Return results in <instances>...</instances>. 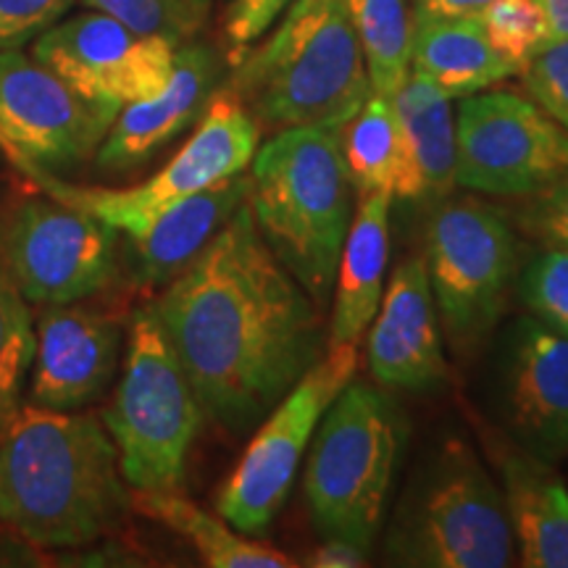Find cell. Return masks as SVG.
I'll return each instance as SVG.
<instances>
[{
	"label": "cell",
	"mask_w": 568,
	"mask_h": 568,
	"mask_svg": "<svg viewBox=\"0 0 568 568\" xmlns=\"http://www.w3.org/2000/svg\"><path fill=\"white\" fill-rule=\"evenodd\" d=\"M389 209L393 197L364 195L353 211L332 290L326 347L358 345L379 311L389 264Z\"/></svg>",
	"instance_id": "21"
},
{
	"label": "cell",
	"mask_w": 568,
	"mask_h": 568,
	"mask_svg": "<svg viewBox=\"0 0 568 568\" xmlns=\"http://www.w3.org/2000/svg\"><path fill=\"white\" fill-rule=\"evenodd\" d=\"M493 0H416L414 3V24L422 21H443V19H468L479 17Z\"/></svg>",
	"instance_id": "36"
},
{
	"label": "cell",
	"mask_w": 568,
	"mask_h": 568,
	"mask_svg": "<svg viewBox=\"0 0 568 568\" xmlns=\"http://www.w3.org/2000/svg\"><path fill=\"white\" fill-rule=\"evenodd\" d=\"M251 176L237 174L174 203L134 237H126L134 280L159 287L176 280L247 201Z\"/></svg>",
	"instance_id": "20"
},
{
	"label": "cell",
	"mask_w": 568,
	"mask_h": 568,
	"mask_svg": "<svg viewBox=\"0 0 568 568\" xmlns=\"http://www.w3.org/2000/svg\"><path fill=\"white\" fill-rule=\"evenodd\" d=\"M180 42L142 34L101 11L63 17L32 40V55L84 101L116 116L169 82Z\"/></svg>",
	"instance_id": "14"
},
{
	"label": "cell",
	"mask_w": 568,
	"mask_h": 568,
	"mask_svg": "<svg viewBox=\"0 0 568 568\" xmlns=\"http://www.w3.org/2000/svg\"><path fill=\"white\" fill-rule=\"evenodd\" d=\"M258 142V124L237 92L222 88L213 92L203 109L193 138L148 182L134 187H82L61 180L59 174H32L27 180L55 201L90 213L124 237H134L174 203L245 174Z\"/></svg>",
	"instance_id": "9"
},
{
	"label": "cell",
	"mask_w": 568,
	"mask_h": 568,
	"mask_svg": "<svg viewBox=\"0 0 568 568\" xmlns=\"http://www.w3.org/2000/svg\"><path fill=\"white\" fill-rule=\"evenodd\" d=\"M222 77V55L209 42L176 45L174 69L161 92L124 105L95 153L101 172H130L148 163L174 138L190 130Z\"/></svg>",
	"instance_id": "18"
},
{
	"label": "cell",
	"mask_w": 568,
	"mask_h": 568,
	"mask_svg": "<svg viewBox=\"0 0 568 568\" xmlns=\"http://www.w3.org/2000/svg\"><path fill=\"white\" fill-rule=\"evenodd\" d=\"M410 69L429 77L450 101L477 95L518 74L514 63L489 45L477 17L414 24Z\"/></svg>",
	"instance_id": "23"
},
{
	"label": "cell",
	"mask_w": 568,
	"mask_h": 568,
	"mask_svg": "<svg viewBox=\"0 0 568 568\" xmlns=\"http://www.w3.org/2000/svg\"><path fill=\"white\" fill-rule=\"evenodd\" d=\"M477 19L489 45L514 63L518 74L548 45V21L537 0H493Z\"/></svg>",
	"instance_id": "28"
},
{
	"label": "cell",
	"mask_w": 568,
	"mask_h": 568,
	"mask_svg": "<svg viewBox=\"0 0 568 568\" xmlns=\"http://www.w3.org/2000/svg\"><path fill=\"white\" fill-rule=\"evenodd\" d=\"M92 11L109 13L142 34H161L174 42L190 40L203 24L184 0H80Z\"/></svg>",
	"instance_id": "30"
},
{
	"label": "cell",
	"mask_w": 568,
	"mask_h": 568,
	"mask_svg": "<svg viewBox=\"0 0 568 568\" xmlns=\"http://www.w3.org/2000/svg\"><path fill=\"white\" fill-rule=\"evenodd\" d=\"M184 3L190 6V11H193L195 17L205 19V17H209V11H211V6H213V0H184Z\"/></svg>",
	"instance_id": "38"
},
{
	"label": "cell",
	"mask_w": 568,
	"mask_h": 568,
	"mask_svg": "<svg viewBox=\"0 0 568 568\" xmlns=\"http://www.w3.org/2000/svg\"><path fill=\"white\" fill-rule=\"evenodd\" d=\"M251 205L266 245L322 305L335 290L339 255L353 222V182L339 126H287L251 161Z\"/></svg>",
	"instance_id": "4"
},
{
	"label": "cell",
	"mask_w": 568,
	"mask_h": 568,
	"mask_svg": "<svg viewBox=\"0 0 568 568\" xmlns=\"http://www.w3.org/2000/svg\"><path fill=\"white\" fill-rule=\"evenodd\" d=\"M351 19L364 51L372 92L382 98L397 95L410 74V19L406 0H347Z\"/></svg>",
	"instance_id": "26"
},
{
	"label": "cell",
	"mask_w": 568,
	"mask_h": 568,
	"mask_svg": "<svg viewBox=\"0 0 568 568\" xmlns=\"http://www.w3.org/2000/svg\"><path fill=\"white\" fill-rule=\"evenodd\" d=\"M516 558L527 568H568V487L552 460L510 443L493 445Z\"/></svg>",
	"instance_id": "19"
},
{
	"label": "cell",
	"mask_w": 568,
	"mask_h": 568,
	"mask_svg": "<svg viewBox=\"0 0 568 568\" xmlns=\"http://www.w3.org/2000/svg\"><path fill=\"white\" fill-rule=\"evenodd\" d=\"M203 416L258 426L326 351L324 308L266 245L247 201L153 303Z\"/></svg>",
	"instance_id": "1"
},
{
	"label": "cell",
	"mask_w": 568,
	"mask_h": 568,
	"mask_svg": "<svg viewBox=\"0 0 568 568\" xmlns=\"http://www.w3.org/2000/svg\"><path fill=\"white\" fill-rule=\"evenodd\" d=\"M80 0H0V51L27 45L67 17Z\"/></svg>",
	"instance_id": "32"
},
{
	"label": "cell",
	"mask_w": 568,
	"mask_h": 568,
	"mask_svg": "<svg viewBox=\"0 0 568 568\" xmlns=\"http://www.w3.org/2000/svg\"><path fill=\"white\" fill-rule=\"evenodd\" d=\"M132 489L103 418L21 406L0 432V524L42 548H82L122 527Z\"/></svg>",
	"instance_id": "2"
},
{
	"label": "cell",
	"mask_w": 568,
	"mask_h": 568,
	"mask_svg": "<svg viewBox=\"0 0 568 568\" xmlns=\"http://www.w3.org/2000/svg\"><path fill=\"white\" fill-rule=\"evenodd\" d=\"M366 339L368 372L382 387L429 393L447 382V358L426 264L400 261Z\"/></svg>",
	"instance_id": "17"
},
{
	"label": "cell",
	"mask_w": 568,
	"mask_h": 568,
	"mask_svg": "<svg viewBox=\"0 0 568 568\" xmlns=\"http://www.w3.org/2000/svg\"><path fill=\"white\" fill-rule=\"evenodd\" d=\"M119 232L51 195L13 203L0 222V255L34 305L77 303L111 287Z\"/></svg>",
	"instance_id": "12"
},
{
	"label": "cell",
	"mask_w": 568,
	"mask_h": 568,
	"mask_svg": "<svg viewBox=\"0 0 568 568\" xmlns=\"http://www.w3.org/2000/svg\"><path fill=\"white\" fill-rule=\"evenodd\" d=\"M456 140V184L471 193L527 197L568 180V132L521 92L460 98Z\"/></svg>",
	"instance_id": "11"
},
{
	"label": "cell",
	"mask_w": 568,
	"mask_h": 568,
	"mask_svg": "<svg viewBox=\"0 0 568 568\" xmlns=\"http://www.w3.org/2000/svg\"><path fill=\"white\" fill-rule=\"evenodd\" d=\"M201 422V403L153 305L140 308L130 322L122 379L103 414L130 489H180Z\"/></svg>",
	"instance_id": "7"
},
{
	"label": "cell",
	"mask_w": 568,
	"mask_h": 568,
	"mask_svg": "<svg viewBox=\"0 0 568 568\" xmlns=\"http://www.w3.org/2000/svg\"><path fill=\"white\" fill-rule=\"evenodd\" d=\"M493 408L516 445L556 460L568 453V337L521 316L493 355Z\"/></svg>",
	"instance_id": "15"
},
{
	"label": "cell",
	"mask_w": 568,
	"mask_h": 568,
	"mask_svg": "<svg viewBox=\"0 0 568 568\" xmlns=\"http://www.w3.org/2000/svg\"><path fill=\"white\" fill-rule=\"evenodd\" d=\"M518 77L531 101L568 132V40L548 42Z\"/></svg>",
	"instance_id": "31"
},
{
	"label": "cell",
	"mask_w": 568,
	"mask_h": 568,
	"mask_svg": "<svg viewBox=\"0 0 568 568\" xmlns=\"http://www.w3.org/2000/svg\"><path fill=\"white\" fill-rule=\"evenodd\" d=\"M226 3H232V0H226Z\"/></svg>",
	"instance_id": "39"
},
{
	"label": "cell",
	"mask_w": 568,
	"mask_h": 568,
	"mask_svg": "<svg viewBox=\"0 0 568 568\" xmlns=\"http://www.w3.org/2000/svg\"><path fill=\"white\" fill-rule=\"evenodd\" d=\"M276 21L232 63L226 88L261 132L343 126L372 95L347 0H293Z\"/></svg>",
	"instance_id": "3"
},
{
	"label": "cell",
	"mask_w": 568,
	"mask_h": 568,
	"mask_svg": "<svg viewBox=\"0 0 568 568\" xmlns=\"http://www.w3.org/2000/svg\"><path fill=\"white\" fill-rule=\"evenodd\" d=\"M32 358L34 322L30 305L0 255V432L21 408V393Z\"/></svg>",
	"instance_id": "27"
},
{
	"label": "cell",
	"mask_w": 568,
	"mask_h": 568,
	"mask_svg": "<svg viewBox=\"0 0 568 568\" xmlns=\"http://www.w3.org/2000/svg\"><path fill=\"white\" fill-rule=\"evenodd\" d=\"M132 510L153 518L187 539L197 556L211 568H295L287 552L258 542L251 535L234 529L224 516H211L187 497L174 493H138L132 489Z\"/></svg>",
	"instance_id": "24"
},
{
	"label": "cell",
	"mask_w": 568,
	"mask_h": 568,
	"mask_svg": "<svg viewBox=\"0 0 568 568\" xmlns=\"http://www.w3.org/2000/svg\"><path fill=\"white\" fill-rule=\"evenodd\" d=\"M516 222L548 247H568V180L524 197Z\"/></svg>",
	"instance_id": "33"
},
{
	"label": "cell",
	"mask_w": 568,
	"mask_h": 568,
	"mask_svg": "<svg viewBox=\"0 0 568 568\" xmlns=\"http://www.w3.org/2000/svg\"><path fill=\"white\" fill-rule=\"evenodd\" d=\"M385 560L406 568L516 564L506 497L464 439H445L418 464L385 529Z\"/></svg>",
	"instance_id": "5"
},
{
	"label": "cell",
	"mask_w": 568,
	"mask_h": 568,
	"mask_svg": "<svg viewBox=\"0 0 568 568\" xmlns=\"http://www.w3.org/2000/svg\"><path fill=\"white\" fill-rule=\"evenodd\" d=\"M124 326L84 301L40 305L34 322L30 403L82 410L105 395L119 368Z\"/></svg>",
	"instance_id": "16"
},
{
	"label": "cell",
	"mask_w": 568,
	"mask_h": 568,
	"mask_svg": "<svg viewBox=\"0 0 568 568\" xmlns=\"http://www.w3.org/2000/svg\"><path fill=\"white\" fill-rule=\"evenodd\" d=\"M113 119L32 53L0 51V151L24 176L61 174L95 159Z\"/></svg>",
	"instance_id": "13"
},
{
	"label": "cell",
	"mask_w": 568,
	"mask_h": 568,
	"mask_svg": "<svg viewBox=\"0 0 568 568\" xmlns=\"http://www.w3.org/2000/svg\"><path fill=\"white\" fill-rule=\"evenodd\" d=\"M424 264L450 345L458 353L479 347L516 282L518 245L508 219L477 197H439L426 222Z\"/></svg>",
	"instance_id": "8"
},
{
	"label": "cell",
	"mask_w": 568,
	"mask_h": 568,
	"mask_svg": "<svg viewBox=\"0 0 568 568\" xmlns=\"http://www.w3.org/2000/svg\"><path fill=\"white\" fill-rule=\"evenodd\" d=\"M516 293L529 316L568 337V247H548L524 266Z\"/></svg>",
	"instance_id": "29"
},
{
	"label": "cell",
	"mask_w": 568,
	"mask_h": 568,
	"mask_svg": "<svg viewBox=\"0 0 568 568\" xmlns=\"http://www.w3.org/2000/svg\"><path fill=\"white\" fill-rule=\"evenodd\" d=\"M347 174L358 197L387 195L400 201H424V180L416 155L389 98L368 101L339 126Z\"/></svg>",
	"instance_id": "22"
},
{
	"label": "cell",
	"mask_w": 568,
	"mask_h": 568,
	"mask_svg": "<svg viewBox=\"0 0 568 568\" xmlns=\"http://www.w3.org/2000/svg\"><path fill=\"white\" fill-rule=\"evenodd\" d=\"M358 368V347H326V355L301 376L253 429L243 458L219 489L216 510L234 529L258 537L272 527L295 485L297 468L316 426L351 385Z\"/></svg>",
	"instance_id": "10"
},
{
	"label": "cell",
	"mask_w": 568,
	"mask_h": 568,
	"mask_svg": "<svg viewBox=\"0 0 568 568\" xmlns=\"http://www.w3.org/2000/svg\"><path fill=\"white\" fill-rule=\"evenodd\" d=\"M548 21V42L568 40V0H537Z\"/></svg>",
	"instance_id": "37"
},
{
	"label": "cell",
	"mask_w": 568,
	"mask_h": 568,
	"mask_svg": "<svg viewBox=\"0 0 568 568\" xmlns=\"http://www.w3.org/2000/svg\"><path fill=\"white\" fill-rule=\"evenodd\" d=\"M406 435V418L382 389L351 382L335 397L316 426L303 474L318 535L372 550L385 524Z\"/></svg>",
	"instance_id": "6"
},
{
	"label": "cell",
	"mask_w": 568,
	"mask_h": 568,
	"mask_svg": "<svg viewBox=\"0 0 568 568\" xmlns=\"http://www.w3.org/2000/svg\"><path fill=\"white\" fill-rule=\"evenodd\" d=\"M368 558V550L361 545L347 542V539L337 537H324V542L318 545L303 558V566L311 568H358L364 566Z\"/></svg>",
	"instance_id": "35"
},
{
	"label": "cell",
	"mask_w": 568,
	"mask_h": 568,
	"mask_svg": "<svg viewBox=\"0 0 568 568\" xmlns=\"http://www.w3.org/2000/svg\"><path fill=\"white\" fill-rule=\"evenodd\" d=\"M293 0H232L224 9V42L234 63L272 30Z\"/></svg>",
	"instance_id": "34"
},
{
	"label": "cell",
	"mask_w": 568,
	"mask_h": 568,
	"mask_svg": "<svg viewBox=\"0 0 568 568\" xmlns=\"http://www.w3.org/2000/svg\"><path fill=\"white\" fill-rule=\"evenodd\" d=\"M397 119L416 155L424 180V197L439 201L456 187V111L450 98L422 71L410 69L408 80L393 98Z\"/></svg>",
	"instance_id": "25"
}]
</instances>
